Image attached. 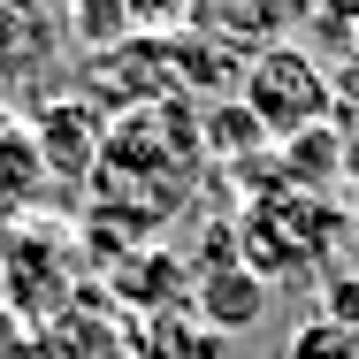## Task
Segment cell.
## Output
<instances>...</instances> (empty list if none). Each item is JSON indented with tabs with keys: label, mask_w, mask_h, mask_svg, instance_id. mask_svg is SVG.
I'll use <instances>...</instances> for the list:
<instances>
[{
	"label": "cell",
	"mask_w": 359,
	"mask_h": 359,
	"mask_svg": "<svg viewBox=\"0 0 359 359\" xmlns=\"http://www.w3.org/2000/svg\"><path fill=\"white\" fill-rule=\"evenodd\" d=\"M199 145H207V161H215V168H229V161L260 153L268 130L252 123V107H245V100H215V107H199Z\"/></svg>",
	"instance_id": "12"
},
{
	"label": "cell",
	"mask_w": 359,
	"mask_h": 359,
	"mask_svg": "<svg viewBox=\"0 0 359 359\" xmlns=\"http://www.w3.org/2000/svg\"><path fill=\"white\" fill-rule=\"evenodd\" d=\"M62 92H76L100 123L138 115V107H161V100H184V92H176V76H168V46H161V39H145V31H130V39H123V46H107V54H84Z\"/></svg>",
	"instance_id": "3"
},
{
	"label": "cell",
	"mask_w": 359,
	"mask_h": 359,
	"mask_svg": "<svg viewBox=\"0 0 359 359\" xmlns=\"http://www.w3.org/2000/svg\"><path fill=\"white\" fill-rule=\"evenodd\" d=\"M283 359H359V337L329 329V321H306V329H290Z\"/></svg>",
	"instance_id": "16"
},
{
	"label": "cell",
	"mask_w": 359,
	"mask_h": 359,
	"mask_svg": "<svg viewBox=\"0 0 359 359\" xmlns=\"http://www.w3.org/2000/svg\"><path fill=\"white\" fill-rule=\"evenodd\" d=\"M54 199H62V191H54V176H46L31 130H23V115H8V123H0V215L31 222L39 207H54Z\"/></svg>",
	"instance_id": "9"
},
{
	"label": "cell",
	"mask_w": 359,
	"mask_h": 359,
	"mask_svg": "<svg viewBox=\"0 0 359 359\" xmlns=\"http://www.w3.org/2000/svg\"><path fill=\"white\" fill-rule=\"evenodd\" d=\"M0 359H31V329H23L8 306H0Z\"/></svg>",
	"instance_id": "17"
},
{
	"label": "cell",
	"mask_w": 359,
	"mask_h": 359,
	"mask_svg": "<svg viewBox=\"0 0 359 359\" xmlns=\"http://www.w3.org/2000/svg\"><path fill=\"white\" fill-rule=\"evenodd\" d=\"M0 123H8V100H0Z\"/></svg>",
	"instance_id": "19"
},
{
	"label": "cell",
	"mask_w": 359,
	"mask_h": 359,
	"mask_svg": "<svg viewBox=\"0 0 359 359\" xmlns=\"http://www.w3.org/2000/svg\"><path fill=\"white\" fill-rule=\"evenodd\" d=\"M313 321H329V329H344V337H359V276H344V268H329V276L313 283Z\"/></svg>",
	"instance_id": "14"
},
{
	"label": "cell",
	"mask_w": 359,
	"mask_h": 359,
	"mask_svg": "<svg viewBox=\"0 0 359 359\" xmlns=\"http://www.w3.org/2000/svg\"><path fill=\"white\" fill-rule=\"evenodd\" d=\"M161 46H168V76H176L184 100H191V92H199L207 107H215V100H237V84H245V54H229L222 39L191 31V23H184L176 39H161Z\"/></svg>",
	"instance_id": "8"
},
{
	"label": "cell",
	"mask_w": 359,
	"mask_h": 359,
	"mask_svg": "<svg viewBox=\"0 0 359 359\" xmlns=\"http://www.w3.org/2000/svg\"><path fill=\"white\" fill-rule=\"evenodd\" d=\"M23 130H31V145H39V161H46V176H54L62 199H69V191H92L107 123H100L76 92H46L39 107H23Z\"/></svg>",
	"instance_id": "4"
},
{
	"label": "cell",
	"mask_w": 359,
	"mask_h": 359,
	"mask_svg": "<svg viewBox=\"0 0 359 359\" xmlns=\"http://www.w3.org/2000/svg\"><path fill=\"white\" fill-rule=\"evenodd\" d=\"M62 31H69L84 54H107V46L130 39V0H76L69 15H62Z\"/></svg>",
	"instance_id": "13"
},
{
	"label": "cell",
	"mask_w": 359,
	"mask_h": 359,
	"mask_svg": "<svg viewBox=\"0 0 359 359\" xmlns=\"http://www.w3.org/2000/svg\"><path fill=\"white\" fill-rule=\"evenodd\" d=\"M62 46H69V31H62V15L54 8H39V0H0V100H46L39 84L46 76H62Z\"/></svg>",
	"instance_id": "5"
},
{
	"label": "cell",
	"mask_w": 359,
	"mask_h": 359,
	"mask_svg": "<svg viewBox=\"0 0 359 359\" xmlns=\"http://www.w3.org/2000/svg\"><path fill=\"white\" fill-rule=\"evenodd\" d=\"M268 313V283L252 268H222V276H191V321H207L215 337H237Z\"/></svg>",
	"instance_id": "10"
},
{
	"label": "cell",
	"mask_w": 359,
	"mask_h": 359,
	"mask_svg": "<svg viewBox=\"0 0 359 359\" xmlns=\"http://www.w3.org/2000/svg\"><path fill=\"white\" fill-rule=\"evenodd\" d=\"M107 306H115L123 321H168V313H191V260L168 252V245L130 252V260L107 276Z\"/></svg>",
	"instance_id": "6"
},
{
	"label": "cell",
	"mask_w": 359,
	"mask_h": 359,
	"mask_svg": "<svg viewBox=\"0 0 359 359\" xmlns=\"http://www.w3.org/2000/svg\"><path fill=\"white\" fill-rule=\"evenodd\" d=\"M191 31H207L229 54L252 62V54L298 39V8H290V0H199V8H191Z\"/></svg>",
	"instance_id": "7"
},
{
	"label": "cell",
	"mask_w": 359,
	"mask_h": 359,
	"mask_svg": "<svg viewBox=\"0 0 359 359\" xmlns=\"http://www.w3.org/2000/svg\"><path fill=\"white\" fill-rule=\"evenodd\" d=\"M237 100L252 107V123L268 130V145H283L298 130H313V123H329V69H321V54H306L290 39V46H268V54L245 62Z\"/></svg>",
	"instance_id": "2"
},
{
	"label": "cell",
	"mask_w": 359,
	"mask_h": 359,
	"mask_svg": "<svg viewBox=\"0 0 359 359\" xmlns=\"http://www.w3.org/2000/svg\"><path fill=\"white\" fill-rule=\"evenodd\" d=\"M76 276H84L76 229H62V222H15V229L0 237V306H8L23 329L62 321L76 306V290H84Z\"/></svg>",
	"instance_id": "1"
},
{
	"label": "cell",
	"mask_w": 359,
	"mask_h": 359,
	"mask_svg": "<svg viewBox=\"0 0 359 359\" xmlns=\"http://www.w3.org/2000/svg\"><path fill=\"white\" fill-rule=\"evenodd\" d=\"M276 161H283V184H290V191H306V199H337V184H344V138H337L329 123L283 138V145H276Z\"/></svg>",
	"instance_id": "11"
},
{
	"label": "cell",
	"mask_w": 359,
	"mask_h": 359,
	"mask_svg": "<svg viewBox=\"0 0 359 359\" xmlns=\"http://www.w3.org/2000/svg\"><path fill=\"white\" fill-rule=\"evenodd\" d=\"M329 130L337 138H359V46L329 69Z\"/></svg>",
	"instance_id": "15"
},
{
	"label": "cell",
	"mask_w": 359,
	"mask_h": 359,
	"mask_svg": "<svg viewBox=\"0 0 359 359\" xmlns=\"http://www.w3.org/2000/svg\"><path fill=\"white\" fill-rule=\"evenodd\" d=\"M337 199L359 215V138H344V184H337Z\"/></svg>",
	"instance_id": "18"
}]
</instances>
